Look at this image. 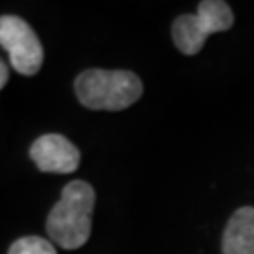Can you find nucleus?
<instances>
[{
	"instance_id": "nucleus-1",
	"label": "nucleus",
	"mask_w": 254,
	"mask_h": 254,
	"mask_svg": "<svg viewBox=\"0 0 254 254\" xmlns=\"http://www.w3.org/2000/svg\"><path fill=\"white\" fill-rule=\"evenodd\" d=\"M94 200V189L89 183L72 181L64 187L46 222L47 236L55 245L75 251L89 241Z\"/></svg>"
},
{
	"instance_id": "nucleus-2",
	"label": "nucleus",
	"mask_w": 254,
	"mask_h": 254,
	"mask_svg": "<svg viewBox=\"0 0 254 254\" xmlns=\"http://www.w3.org/2000/svg\"><path fill=\"white\" fill-rule=\"evenodd\" d=\"M77 100L98 111H121L141 98L143 83L128 70H87L75 79Z\"/></svg>"
},
{
	"instance_id": "nucleus-3",
	"label": "nucleus",
	"mask_w": 254,
	"mask_h": 254,
	"mask_svg": "<svg viewBox=\"0 0 254 254\" xmlns=\"http://www.w3.org/2000/svg\"><path fill=\"white\" fill-rule=\"evenodd\" d=\"M234 25L232 8L222 0H203L196 13H187L173 21L172 36L175 47L185 55L201 51L209 34L224 32Z\"/></svg>"
},
{
	"instance_id": "nucleus-4",
	"label": "nucleus",
	"mask_w": 254,
	"mask_h": 254,
	"mask_svg": "<svg viewBox=\"0 0 254 254\" xmlns=\"http://www.w3.org/2000/svg\"><path fill=\"white\" fill-rule=\"evenodd\" d=\"M0 46L8 51L13 70L23 75H34L40 72L44 63V47L36 32L21 17H0Z\"/></svg>"
},
{
	"instance_id": "nucleus-5",
	"label": "nucleus",
	"mask_w": 254,
	"mask_h": 254,
	"mask_svg": "<svg viewBox=\"0 0 254 254\" xmlns=\"http://www.w3.org/2000/svg\"><path fill=\"white\" fill-rule=\"evenodd\" d=\"M30 158L46 173H72L79 166V149L61 134H46L30 147Z\"/></svg>"
},
{
	"instance_id": "nucleus-6",
	"label": "nucleus",
	"mask_w": 254,
	"mask_h": 254,
	"mask_svg": "<svg viewBox=\"0 0 254 254\" xmlns=\"http://www.w3.org/2000/svg\"><path fill=\"white\" fill-rule=\"evenodd\" d=\"M224 254H254V207L237 209L222 237Z\"/></svg>"
},
{
	"instance_id": "nucleus-7",
	"label": "nucleus",
	"mask_w": 254,
	"mask_h": 254,
	"mask_svg": "<svg viewBox=\"0 0 254 254\" xmlns=\"http://www.w3.org/2000/svg\"><path fill=\"white\" fill-rule=\"evenodd\" d=\"M8 254H57V249L51 241L38 236H27L17 239L9 247Z\"/></svg>"
},
{
	"instance_id": "nucleus-8",
	"label": "nucleus",
	"mask_w": 254,
	"mask_h": 254,
	"mask_svg": "<svg viewBox=\"0 0 254 254\" xmlns=\"http://www.w3.org/2000/svg\"><path fill=\"white\" fill-rule=\"evenodd\" d=\"M6 81H8V66L0 61V89L6 85Z\"/></svg>"
}]
</instances>
